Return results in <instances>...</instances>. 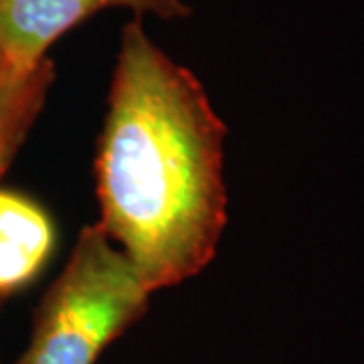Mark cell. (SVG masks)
<instances>
[{
  "label": "cell",
  "mask_w": 364,
  "mask_h": 364,
  "mask_svg": "<svg viewBox=\"0 0 364 364\" xmlns=\"http://www.w3.org/2000/svg\"><path fill=\"white\" fill-rule=\"evenodd\" d=\"M225 136L203 83L140 18L124 26L95 158L97 227L148 294L195 277L217 253L227 223Z\"/></svg>",
  "instance_id": "1"
},
{
  "label": "cell",
  "mask_w": 364,
  "mask_h": 364,
  "mask_svg": "<svg viewBox=\"0 0 364 364\" xmlns=\"http://www.w3.org/2000/svg\"><path fill=\"white\" fill-rule=\"evenodd\" d=\"M148 298L126 255L97 225L85 227L14 364H95L107 344L146 314Z\"/></svg>",
  "instance_id": "2"
},
{
  "label": "cell",
  "mask_w": 364,
  "mask_h": 364,
  "mask_svg": "<svg viewBox=\"0 0 364 364\" xmlns=\"http://www.w3.org/2000/svg\"><path fill=\"white\" fill-rule=\"evenodd\" d=\"M55 247V227L28 196L0 188V299L25 287Z\"/></svg>",
  "instance_id": "4"
},
{
  "label": "cell",
  "mask_w": 364,
  "mask_h": 364,
  "mask_svg": "<svg viewBox=\"0 0 364 364\" xmlns=\"http://www.w3.org/2000/svg\"><path fill=\"white\" fill-rule=\"evenodd\" d=\"M105 9H128L172 21L191 14L184 0H0V51L21 71H33L79 23Z\"/></svg>",
  "instance_id": "3"
},
{
  "label": "cell",
  "mask_w": 364,
  "mask_h": 364,
  "mask_svg": "<svg viewBox=\"0 0 364 364\" xmlns=\"http://www.w3.org/2000/svg\"><path fill=\"white\" fill-rule=\"evenodd\" d=\"M53 77L49 59L33 71H21L0 51V176L39 116Z\"/></svg>",
  "instance_id": "5"
}]
</instances>
